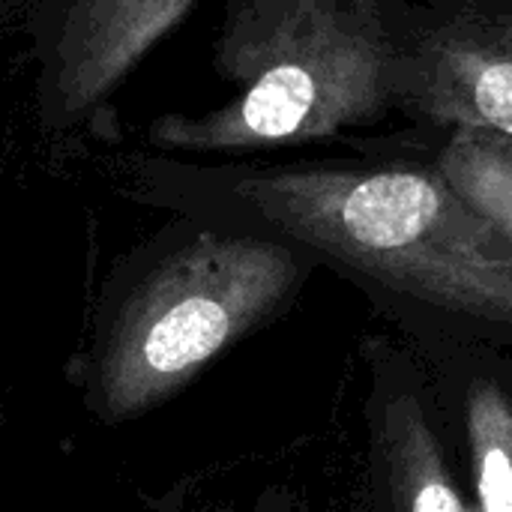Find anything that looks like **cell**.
I'll return each mask as SVG.
<instances>
[{
	"label": "cell",
	"mask_w": 512,
	"mask_h": 512,
	"mask_svg": "<svg viewBox=\"0 0 512 512\" xmlns=\"http://www.w3.org/2000/svg\"><path fill=\"white\" fill-rule=\"evenodd\" d=\"M123 192L207 225L288 243L378 315L512 351V252L432 162L183 159L132 153Z\"/></svg>",
	"instance_id": "1"
},
{
	"label": "cell",
	"mask_w": 512,
	"mask_h": 512,
	"mask_svg": "<svg viewBox=\"0 0 512 512\" xmlns=\"http://www.w3.org/2000/svg\"><path fill=\"white\" fill-rule=\"evenodd\" d=\"M411 54L408 0H225L213 72L228 99L201 114L165 111L144 138L183 159L339 141L402 111Z\"/></svg>",
	"instance_id": "2"
},
{
	"label": "cell",
	"mask_w": 512,
	"mask_h": 512,
	"mask_svg": "<svg viewBox=\"0 0 512 512\" xmlns=\"http://www.w3.org/2000/svg\"><path fill=\"white\" fill-rule=\"evenodd\" d=\"M318 261L288 243L174 213L117 261L96 315L87 399L108 423L132 420L222 351L285 315Z\"/></svg>",
	"instance_id": "3"
},
{
	"label": "cell",
	"mask_w": 512,
	"mask_h": 512,
	"mask_svg": "<svg viewBox=\"0 0 512 512\" xmlns=\"http://www.w3.org/2000/svg\"><path fill=\"white\" fill-rule=\"evenodd\" d=\"M360 360V453L345 512H477L414 351L387 327L363 336Z\"/></svg>",
	"instance_id": "4"
},
{
	"label": "cell",
	"mask_w": 512,
	"mask_h": 512,
	"mask_svg": "<svg viewBox=\"0 0 512 512\" xmlns=\"http://www.w3.org/2000/svg\"><path fill=\"white\" fill-rule=\"evenodd\" d=\"M198 0H30L42 129H111L114 99Z\"/></svg>",
	"instance_id": "5"
},
{
	"label": "cell",
	"mask_w": 512,
	"mask_h": 512,
	"mask_svg": "<svg viewBox=\"0 0 512 512\" xmlns=\"http://www.w3.org/2000/svg\"><path fill=\"white\" fill-rule=\"evenodd\" d=\"M414 54L402 114L512 135V0H408Z\"/></svg>",
	"instance_id": "6"
},
{
	"label": "cell",
	"mask_w": 512,
	"mask_h": 512,
	"mask_svg": "<svg viewBox=\"0 0 512 512\" xmlns=\"http://www.w3.org/2000/svg\"><path fill=\"white\" fill-rule=\"evenodd\" d=\"M420 360L462 489L477 512H512V351L420 324L390 327Z\"/></svg>",
	"instance_id": "7"
},
{
	"label": "cell",
	"mask_w": 512,
	"mask_h": 512,
	"mask_svg": "<svg viewBox=\"0 0 512 512\" xmlns=\"http://www.w3.org/2000/svg\"><path fill=\"white\" fill-rule=\"evenodd\" d=\"M444 129L432 168L459 204L512 252V135L477 123Z\"/></svg>",
	"instance_id": "8"
},
{
	"label": "cell",
	"mask_w": 512,
	"mask_h": 512,
	"mask_svg": "<svg viewBox=\"0 0 512 512\" xmlns=\"http://www.w3.org/2000/svg\"><path fill=\"white\" fill-rule=\"evenodd\" d=\"M252 512H306V501L297 492H288L282 486L264 492Z\"/></svg>",
	"instance_id": "9"
}]
</instances>
